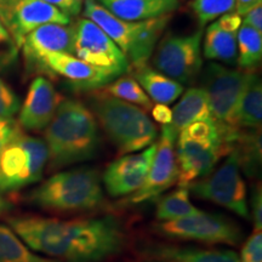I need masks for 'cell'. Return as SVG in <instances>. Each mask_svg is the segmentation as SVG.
I'll use <instances>...</instances> for the list:
<instances>
[{
  "label": "cell",
  "mask_w": 262,
  "mask_h": 262,
  "mask_svg": "<svg viewBox=\"0 0 262 262\" xmlns=\"http://www.w3.org/2000/svg\"><path fill=\"white\" fill-rule=\"evenodd\" d=\"M8 222L31 250L66 262H101L119 253L125 243L123 226L113 216L70 221L15 216Z\"/></svg>",
  "instance_id": "6da1fadb"
},
{
  "label": "cell",
  "mask_w": 262,
  "mask_h": 262,
  "mask_svg": "<svg viewBox=\"0 0 262 262\" xmlns=\"http://www.w3.org/2000/svg\"><path fill=\"white\" fill-rule=\"evenodd\" d=\"M45 143L51 170L95 158L101 135L94 113L79 101L63 100L45 127Z\"/></svg>",
  "instance_id": "7a4b0ae2"
},
{
  "label": "cell",
  "mask_w": 262,
  "mask_h": 262,
  "mask_svg": "<svg viewBox=\"0 0 262 262\" xmlns=\"http://www.w3.org/2000/svg\"><path fill=\"white\" fill-rule=\"evenodd\" d=\"M32 205L57 212L91 211L103 205L100 172L90 166H78L57 172L29 193Z\"/></svg>",
  "instance_id": "3957f363"
},
{
  "label": "cell",
  "mask_w": 262,
  "mask_h": 262,
  "mask_svg": "<svg viewBox=\"0 0 262 262\" xmlns=\"http://www.w3.org/2000/svg\"><path fill=\"white\" fill-rule=\"evenodd\" d=\"M84 18L96 24L120 49L129 61L131 70L148 64L163 32L168 27L170 16L147 21H124L107 11L96 0H84Z\"/></svg>",
  "instance_id": "277c9868"
},
{
  "label": "cell",
  "mask_w": 262,
  "mask_h": 262,
  "mask_svg": "<svg viewBox=\"0 0 262 262\" xmlns=\"http://www.w3.org/2000/svg\"><path fill=\"white\" fill-rule=\"evenodd\" d=\"M91 112L119 155L141 152L153 145L158 136L156 124L142 108L110 95H95Z\"/></svg>",
  "instance_id": "5b68a950"
},
{
  "label": "cell",
  "mask_w": 262,
  "mask_h": 262,
  "mask_svg": "<svg viewBox=\"0 0 262 262\" xmlns=\"http://www.w3.org/2000/svg\"><path fill=\"white\" fill-rule=\"evenodd\" d=\"M175 155L179 186H188L214 171L221 157L229 155V150L219 124L210 119L179 131Z\"/></svg>",
  "instance_id": "8992f818"
},
{
  "label": "cell",
  "mask_w": 262,
  "mask_h": 262,
  "mask_svg": "<svg viewBox=\"0 0 262 262\" xmlns=\"http://www.w3.org/2000/svg\"><path fill=\"white\" fill-rule=\"evenodd\" d=\"M48 160L44 140L19 133L0 152V192H15L39 182Z\"/></svg>",
  "instance_id": "52a82bcc"
},
{
  "label": "cell",
  "mask_w": 262,
  "mask_h": 262,
  "mask_svg": "<svg viewBox=\"0 0 262 262\" xmlns=\"http://www.w3.org/2000/svg\"><path fill=\"white\" fill-rule=\"evenodd\" d=\"M227 156L220 168L205 178L189 183L186 187L196 198L224 206L248 220L247 185L241 173V164L233 150Z\"/></svg>",
  "instance_id": "ba28073f"
},
{
  "label": "cell",
  "mask_w": 262,
  "mask_h": 262,
  "mask_svg": "<svg viewBox=\"0 0 262 262\" xmlns=\"http://www.w3.org/2000/svg\"><path fill=\"white\" fill-rule=\"evenodd\" d=\"M203 28L186 35L166 34L153 52L155 70L183 84H191L201 74Z\"/></svg>",
  "instance_id": "9c48e42d"
},
{
  "label": "cell",
  "mask_w": 262,
  "mask_h": 262,
  "mask_svg": "<svg viewBox=\"0 0 262 262\" xmlns=\"http://www.w3.org/2000/svg\"><path fill=\"white\" fill-rule=\"evenodd\" d=\"M201 72L202 88L208 95L212 119L221 126L237 129L234 126L235 112L250 71L210 62Z\"/></svg>",
  "instance_id": "30bf717a"
},
{
  "label": "cell",
  "mask_w": 262,
  "mask_h": 262,
  "mask_svg": "<svg viewBox=\"0 0 262 262\" xmlns=\"http://www.w3.org/2000/svg\"><path fill=\"white\" fill-rule=\"evenodd\" d=\"M156 231L166 238L204 244L237 247L243 241L242 228L234 221L222 215L205 211L178 220L158 222L156 225Z\"/></svg>",
  "instance_id": "8fae6325"
},
{
  "label": "cell",
  "mask_w": 262,
  "mask_h": 262,
  "mask_svg": "<svg viewBox=\"0 0 262 262\" xmlns=\"http://www.w3.org/2000/svg\"><path fill=\"white\" fill-rule=\"evenodd\" d=\"M73 27L74 56L114 79L131 71L129 61L120 49L96 24L88 18H80Z\"/></svg>",
  "instance_id": "7c38bea8"
},
{
  "label": "cell",
  "mask_w": 262,
  "mask_h": 262,
  "mask_svg": "<svg viewBox=\"0 0 262 262\" xmlns=\"http://www.w3.org/2000/svg\"><path fill=\"white\" fill-rule=\"evenodd\" d=\"M178 135L179 133L171 125H163L146 181L139 191L126 199L127 204L136 205L159 199L164 192L178 182L179 172L175 155Z\"/></svg>",
  "instance_id": "4fadbf2b"
},
{
  "label": "cell",
  "mask_w": 262,
  "mask_h": 262,
  "mask_svg": "<svg viewBox=\"0 0 262 262\" xmlns=\"http://www.w3.org/2000/svg\"><path fill=\"white\" fill-rule=\"evenodd\" d=\"M0 19L19 49L26 35L42 25L72 24L71 17L42 0H0Z\"/></svg>",
  "instance_id": "5bb4252c"
},
{
  "label": "cell",
  "mask_w": 262,
  "mask_h": 262,
  "mask_svg": "<svg viewBox=\"0 0 262 262\" xmlns=\"http://www.w3.org/2000/svg\"><path fill=\"white\" fill-rule=\"evenodd\" d=\"M157 143H153L140 153L124 155L107 166L102 181L108 194L112 196L130 195L145 183Z\"/></svg>",
  "instance_id": "9a60e30c"
},
{
  "label": "cell",
  "mask_w": 262,
  "mask_h": 262,
  "mask_svg": "<svg viewBox=\"0 0 262 262\" xmlns=\"http://www.w3.org/2000/svg\"><path fill=\"white\" fill-rule=\"evenodd\" d=\"M34 70L51 75H60L71 83L75 90L102 89L114 80L113 77L85 63L80 58L66 52H48L39 58Z\"/></svg>",
  "instance_id": "2e32d148"
},
{
  "label": "cell",
  "mask_w": 262,
  "mask_h": 262,
  "mask_svg": "<svg viewBox=\"0 0 262 262\" xmlns=\"http://www.w3.org/2000/svg\"><path fill=\"white\" fill-rule=\"evenodd\" d=\"M64 98L45 77H37L29 85L18 116V125L28 131H41L49 125Z\"/></svg>",
  "instance_id": "e0dca14e"
},
{
  "label": "cell",
  "mask_w": 262,
  "mask_h": 262,
  "mask_svg": "<svg viewBox=\"0 0 262 262\" xmlns=\"http://www.w3.org/2000/svg\"><path fill=\"white\" fill-rule=\"evenodd\" d=\"M241 26L242 17L235 11L211 22L204 35V57L229 66L237 64V38Z\"/></svg>",
  "instance_id": "ac0fdd59"
},
{
  "label": "cell",
  "mask_w": 262,
  "mask_h": 262,
  "mask_svg": "<svg viewBox=\"0 0 262 262\" xmlns=\"http://www.w3.org/2000/svg\"><path fill=\"white\" fill-rule=\"evenodd\" d=\"M73 25L48 24L35 28L26 35L21 49L31 68H34L39 58L48 52H66L73 55Z\"/></svg>",
  "instance_id": "d6986e66"
},
{
  "label": "cell",
  "mask_w": 262,
  "mask_h": 262,
  "mask_svg": "<svg viewBox=\"0 0 262 262\" xmlns=\"http://www.w3.org/2000/svg\"><path fill=\"white\" fill-rule=\"evenodd\" d=\"M96 2L116 17L131 22L170 16L180 8V0H96Z\"/></svg>",
  "instance_id": "ffe728a7"
},
{
  "label": "cell",
  "mask_w": 262,
  "mask_h": 262,
  "mask_svg": "<svg viewBox=\"0 0 262 262\" xmlns=\"http://www.w3.org/2000/svg\"><path fill=\"white\" fill-rule=\"evenodd\" d=\"M147 256L163 262H239L234 250L183 247L175 244H156L145 250Z\"/></svg>",
  "instance_id": "44dd1931"
},
{
  "label": "cell",
  "mask_w": 262,
  "mask_h": 262,
  "mask_svg": "<svg viewBox=\"0 0 262 262\" xmlns=\"http://www.w3.org/2000/svg\"><path fill=\"white\" fill-rule=\"evenodd\" d=\"M171 111L170 125L178 133L193 123L212 119L208 95L203 88H189Z\"/></svg>",
  "instance_id": "7402d4cb"
},
{
  "label": "cell",
  "mask_w": 262,
  "mask_h": 262,
  "mask_svg": "<svg viewBox=\"0 0 262 262\" xmlns=\"http://www.w3.org/2000/svg\"><path fill=\"white\" fill-rule=\"evenodd\" d=\"M262 120V83L255 71L249 72V78L239 100L234 118L237 129L257 130Z\"/></svg>",
  "instance_id": "603a6c76"
},
{
  "label": "cell",
  "mask_w": 262,
  "mask_h": 262,
  "mask_svg": "<svg viewBox=\"0 0 262 262\" xmlns=\"http://www.w3.org/2000/svg\"><path fill=\"white\" fill-rule=\"evenodd\" d=\"M134 78L139 81L150 101H155L156 103L170 104L175 102L185 91L181 83L166 77L148 64L135 70Z\"/></svg>",
  "instance_id": "cb8c5ba5"
},
{
  "label": "cell",
  "mask_w": 262,
  "mask_h": 262,
  "mask_svg": "<svg viewBox=\"0 0 262 262\" xmlns=\"http://www.w3.org/2000/svg\"><path fill=\"white\" fill-rule=\"evenodd\" d=\"M202 210L195 208L189 201V192L186 186H179L175 191L163 195L157 203L156 216L159 222L178 220L199 214Z\"/></svg>",
  "instance_id": "d4e9b609"
},
{
  "label": "cell",
  "mask_w": 262,
  "mask_h": 262,
  "mask_svg": "<svg viewBox=\"0 0 262 262\" xmlns=\"http://www.w3.org/2000/svg\"><path fill=\"white\" fill-rule=\"evenodd\" d=\"M0 262H60L34 254L8 226L0 224Z\"/></svg>",
  "instance_id": "484cf974"
},
{
  "label": "cell",
  "mask_w": 262,
  "mask_h": 262,
  "mask_svg": "<svg viewBox=\"0 0 262 262\" xmlns=\"http://www.w3.org/2000/svg\"><path fill=\"white\" fill-rule=\"evenodd\" d=\"M262 58V33L242 24L237 38V64L242 71H255Z\"/></svg>",
  "instance_id": "4316f807"
},
{
  "label": "cell",
  "mask_w": 262,
  "mask_h": 262,
  "mask_svg": "<svg viewBox=\"0 0 262 262\" xmlns=\"http://www.w3.org/2000/svg\"><path fill=\"white\" fill-rule=\"evenodd\" d=\"M102 93L110 95L118 100L125 101L131 104H135L141 108L150 111L153 107L152 101L147 96L145 90L141 88L135 78L131 75H122L108 83L106 86L102 88Z\"/></svg>",
  "instance_id": "83f0119b"
},
{
  "label": "cell",
  "mask_w": 262,
  "mask_h": 262,
  "mask_svg": "<svg viewBox=\"0 0 262 262\" xmlns=\"http://www.w3.org/2000/svg\"><path fill=\"white\" fill-rule=\"evenodd\" d=\"M235 0H192L191 9L201 28L222 15L234 11Z\"/></svg>",
  "instance_id": "f1b7e54d"
},
{
  "label": "cell",
  "mask_w": 262,
  "mask_h": 262,
  "mask_svg": "<svg viewBox=\"0 0 262 262\" xmlns=\"http://www.w3.org/2000/svg\"><path fill=\"white\" fill-rule=\"evenodd\" d=\"M19 48L0 19V71L11 67L17 60Z\"/></svg>",
  "instance_id": "f546056e"
},
{
  "label": "cell",
  "mask_w": 262,
  "mask_h": 262,
  "mask_svg": "<svg viewBox=\"0 0 262 262\" xmlns=\"http://www.w3.org/2000/svg\"><path fill=\"white\" fill-rule=\"evenodd\" d=\"M19 110V98L0 78V118H12Z\"/></svg>",
  "instance_id": "4dcf8cb0"
},
{
  "label": "cell",
  "mask_w": 262,
  "mask_h": 262,
  "mask_svg": "<svg viewBox=\"0 0 262 262\" xmlns=\"http://www.w3.org/2000/svg\"><path fill=\"white\" fill-rule=\"evenodd\" d=\"M239 262H262V233L254 232L245 242Z\"/></svg>",
  "instance_id": "1f68e13d"
},
{
  "label": "cell",
  "mask_w": 262,
  "mask_h": 262,
  "mask_svg": "<svg viewBox=\"0 0 262 262\" xmlns=\"http://www.w3.org/2000/svg\"><path fill=\"white\" fill-rule=\"evenodd\" d=\"M19 133H22V130L17 120L12 118H0V152Z\"/></svg>",
  "instance_id": "d6a6232c"
},
{
  "label": "cell",
  "mask_w": 262,
  "mask_h": 262,
  "mask_svg": "<svg viewBox=\"0 0 262 262\" xmlns=\"http://www.w3.org/2000/svg\"><path fill=\"white\" fill-rule=\"evenodd\" d=\"M42 2L60 10L68 17H72V16L74 17V16L79 15L84 5V0H42Z\"/></svg>",
  "instance_id": "836d02e7"
},
{
  "label": "cell",
  "mask_w": 262,
  "mask_h": 262,
  "mask_svg": "<svg viewBox=\"0 0 262 262\" xmlns=\"http://www.w3.org/2000/svg\"><path fill=\"white\" fill-rule=\"evenodd\" d=\"M251 214L254 221V232H261L262 228V193L261 187H255L251 196Z\"/></svg>",
  "instance_id": "e575fe53"
},
{
  "label": "cell",
  "mask_w": 262,
  "mask_h": 262,
  "mask_svg": "<svg viewBox=\"0 0 262 262\" xmlns=\"http://www.w3.org/2000/svg\"><path fill=\"white\" fill-rule=\"evenodd\" d=\"M242 17V24L262 33V4L254 6Z\"/></svg>",
  "instance_id": "d590c367"
},
{
  "label": "cell",
  "mask_w": 262,
  "mask_h": 262,
  "mask_svg": "<svg viewBox=\"0 0 262 262\" xmlns=\"http://www.w3.org/2000/svg\"><path fill=\"white\" fill-rule=\"evenodd\" d=\"M153 119L162 125H170L172 122V111L168 104L157 103L150 110Z\"/></svg>",
  "instance_id": "8d00e7d4"
},
{
  "label": "cell",
  "mask_w": 262,
  "mask_h": 262,
  "mask_svg": "<svg viewBox=\"0 0 262 262\" xmlns=\"http://www.w3.org/2000/svg\"><path fill=\"white\" fill-rule=\"evenodd\" d=\"M258 4H262V0H235L234 11L242 17L247 14L249 10H251Z\"/></svg>",
  "instance_id": "74e56055"
},
{
  "label": "cell",
  "mask_w": 262,
  "mask_h": 262,
  "mask_svg": "<svg viewBox=\"0 0 262 262\" xmlns=\"http://www.w3.org/2000/svg\"><path fill=\"white\" fill-rule=\"evenodd\" d=\"M10 208H11L10 203L6 201L4 196L2 195V192H0V215H3V214H5V212H8L10 210Z\"/></svg>",
  "instance_id": "f35d334b"
},
{
  "label": "cell",
  "mask_w": 262,
  "mask_h": 262,
  "mask_svg": "<svg viewBox=\"0 0 262 262\" xmlns=\"http://www.w3.org/2000/svg\"><path fill=\"white\" fill-rule=\"evenodd\" d=\"M153 262H163V261H153Z\"/></svg>",
  "instance_id": "ab89813d"
}]
</instances>
